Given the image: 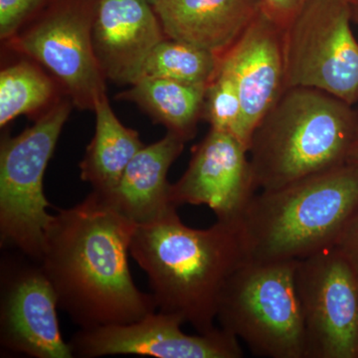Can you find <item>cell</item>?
Returning a JSON list of instances; mask_svg holds the SVG:
<instances>
[{
    "label": "cell",
    "instance_id": "1",
    "mask_svg": "<svg viewBox=\"0 0 358 358\" xmlns=\"http://www.w3.org/2000/svg\"><path fill=\"white\" fill-rule=\"evenodd\" d=\"M136 227L95 192L53 215L38 263L58 308L81 329L131 324L157 310L129 271Z\"/></svg>",
    "mask_w": 358,
    "mask_h": 358
},
{
    "label": "cell",
    "instance_id": "2",
    "mask_svg": "<svg viewBox=\"0 0 358 358\" xmlns=\"http://www.w3.org/2000/svg\"><path fill=\"white\" fill-rule=\"evenodd\" d=\"M129 254L148 275L159 312L181 317L199 334L217 329L219 296L228 278L246 261L233 224L206 229L183 224L173 211L136 225Z\"/></svg>",
    "mask_w": 358,
    "mask_h": 358
},
{
    "label": "cell",
    "instance_id": "3",
    "mask_svg": "<svg viewBox=\"0 0 358 358\" xmlns=\"http://www.w3.org/2000/svg\"><path fill=\"white\" fill-rule=\"evenodd\" d=\"M358 206V166L346 164L261 190L234 224L247 261H299L336 246Z\"/></svg>",
    "mask_w": 358,
    "mask_h": 358
},
{
    "label": "cell",
    "instance_id": "4",
    "mask_svg": "<svg viewBox=\"0 0 358 358\" xmlns=\"http://www.w3.org/2000/svg\"><path fill=\"white\" fill-rule=\"evenodd\" d=\"M357 141L352 105L317 89H285L250 140L257 188L275 189L345 166Z\"/></svg>",
    "mask_w": 358,
    "mask_h": 358
},
{
    "label": "cell",
    "instance_id": "5",
    "mask_svg": "<svg viewBox=\"0 0 358 358\" xmlns=\"http://www.w3.org/2000/svg\"><path fill=\"white\" fill-rule=\"evenodd\" d=\"M296 263L246 260L224 285L216 320L256 357L305 358Z\"/></svg>",
    "mask_w": 358,
    "mask_h": 358
},
{
    "label": "cell",
    "instance_id": "6",
    "mask_svg": "<svg viewBox=\"0 0 358 358\" xmlns=\"http://www.w3.org/2000/svg\"><path fill=\"white\" fill-rule=\"evenodd\" d=\"M72 102L54 103L33 126L0 145V238L39 262L53 215L44 193V174L53 157Z\"/></svg>",
    "mask_w": 358,
    "mask_h": 358
},
{
    "label": "cell",
    "instance_id": "7",
    "mask_svg": "<svg viewBox=\"0 0 358 358\" xmlns=\"http://www.w3.org/2000/svg\"><path fill=\"white\" fill-rule=\"evenodd\" d=\"M350 0H310L284 28L285 89L306 87L355 105L358 41Z\"/></svg>",
    "mask_w": 358,
    "mask_h": 358
},
{
    "label": "cell",
    "instance_id": "8",
    "mask_svg": "<svg viewBox=\"0 0 358 358\" xmlns=\"http://www.w3.org/2000/svg\"><path fill=\"white\" fill-rule=\"evenodd\" d=\"M98 1L50 0L29 27L8 40L11 48L48 70L81 110H94L106 95L92 43Z\"/></svg>",
    "mask_w": 358,
    "mask_h": 358
},
{
    "label": "cell",
    "instance_id": "9",
    "mask_svg": "<svg viewBox=\"0 0 358 358\" xmlns=\"http://www.w3.org/2000/svg\"><path fill=\"white\" fill-rule=\"evenodd\" d=\"M305 358L358 357V280L336 247L296 261Z\"/></svg>",
    "mask_w": 358,
    "mask_h": 358
},
{
    "label": "cell",
    "instance_id": "10",
    "mask_svg": "<svg viewBox=\"0 0 358 358\" xmlns=\"http://www.w3.org/2000/svg\"><path fill=\"white\" fill-rule=\"evenodd\" d=\"M58 301L41 266L29 257L1 261L0 343L4 350L35 358H72L61 334Z\"/></svg>",
    "mask_w": 358,
    "mask_h": 358
},
{
    "label": "cell",
    "instance_id": "11",
    "mask_svg": "<svg viewBox=\"0 0 358 358\" xmlns=\"http://www.w3.org/2000/svg\"><path fill=\"white\" fill-rule=\"evenodd\" d=\"M181 317L152 313L131 324L81 329L69 345L74 357L115 355L159 358H241L239 339L221 327L208 334H186Z\"/></svg>",
    "mask_w": 358,
    "mask_h": 358
},
{
    "label": "cell",
    "instance_id": "12",
    "mask_svg": "<svg viewBox=\"0 0 358 358\" xmlns=\"http://www.w3.org/2000/svg\"><path fill=\"white\" fill-rule=\"evenodd\" d=\"M258 189L248 148L232 134L211 129L194 148L183 176L171 185V200L206 205L217 221L237 222Z\"/></svg>",
    "mask_w": 358,
    "mask_h": 358
},
{
    "label": "cell",
    "instance_id": "13",
    "mask_svg": "<svg viewBox=\"0 0 358 358\" xmlns=\"http://www.w3.org/2000/svg\"><path fill=\"white\" fill-rule=\"evenodd\" d=\"M220 67L236 85L249 147L256 127L285 90L284 28L261 10L220 56Z\"/></svg>",
    "mask_w": 358,
    "mask_h": 358
},
{
    "label": "cell",
    "instance_id": "14",
    "mask_svg": "<svg viewBox=\"0 0 358 358\" xmlns=\"http://www.w3.org/2000/svg\"><path fill=\"white\" fill-rule=\"evenodd\" d=\"M166 38L148 0H99L92 43L106 80L131 86L138 82L148 56Z\"/></svg>",
    "mask_w": 358,
    "mask_h": 358
},
{
    "label": "cell",
    "instance_id": "15",
    "mask_svg": "<svg viewBox=\"0 0 358 358\" xmlns=\"http://www.w3.org/2000/svg\"><path fill=\"white\" fill-rule=\"evenodd\" d=\"M185 143L167 131L162 140L145 145L134 155L112 192L98 194L136 225L155 222L176 211L167 173L182 154Z\"/></svg>",
    "mask_w": 358,
    "mask_h": 358
},
{
    "label": "cell",
    "instance_id": "16",
    "mask_svg": "<svg viewBox=\"0 0 358 358\" xmlns=\"http://www.w3.org/2000/svg\"><path fill=\"white\" fill-rule=\"evenodd\" d=\"M154 8L167 38L221 56L262 10L261 0H159Z\"/></svg>",
    "mask_w": 358,
    "mask_h": 358
},
{
    "label": "cell",
    "instance_id": "17",
    "mask_svg": "<svg viewBox=\"0 0 358 358\" xmlns=\"http://www.w3.org/2000/svg\"><path fill=\"white\" fill-rule=\"evenodd\" d=\"M95 136L80 162L81 178L93 192L106 195L119 183L134 155L145 147L140 134L127 128L113 112L107 94L96 101Z\"/></svg>",
    "mask_w": 358,
    "mask_h": 358
},
{
    "label": "cell",
    "instance_id": "18",
    "mask_svg": "<svg viewBox=\"0 0 358 358\" xmlns=\"http://www.w3.org/2000/svg\"><path fill=\"white\" fill-rule=\"evenodd\" d=\"M207 86L143 77L117 99L136 103L167 131L188 141L194 138L202 120Z\"/></svg>",
    "mask_w": 358,
    "mask_h": 358
},
{
    "label": "cell",
    "instance_id": "19",
    "mask_svg": "<svg viewBox=\"0 0 358 358\" xmlns=\"http://www.w3.org/2000/svg\"><path fill=\"white\" fill-rule=\"evenodd\" d=\"M220 56L192 43L166 38L148 56L141 78H159L207 86L217 74Z\"/></svg>",
    "mask_w": 358,
    "mask_h": 358
},
{
    "label": "cell",
    "instance_id": "20",
    "mask_svg": "<svg viewBox=\"0 0 358 358\" xmlns=\"http://www.w3.org/2000/svg\"><path fill=\"white\" fill-rule=\"evenodd\" d=\"M53 80L38 66L21 60L0 72V127L22 115L50 105L55 96Z\"/></svg>",
    "mask_w": 358,
    "mask_h": 358
},
{
    "label": "cell",
    "instance_id": "21",
    "mask_svg": "<svg viewBox=\"0 0 358 358\" xmlns=\"http://www.w3.org/2000/svg\"><path fill=\"white\" fill-rule=\"evenodd\" d=\"M202 120L211 129L232 134L248 148L244 129V112L234 80L219 64L217 74L205 92Z\"/></svg>",
    "mask_w": 358,
    "mask_h": 358
},
{
    "label": "cell",
    "instance_id": "22",
    "mask_svg": "<svg viewBox=\"0 0 358 358\" xmlns=\"http://www.w3.org/2000/svg\"><path fill=\"white\" fill-rule=\"evenodd\" d=\"M50 0H0V37L9 40L20 32L30 16Z\"/></svg>",
    "mask_w": 358,
    "mask_h": 358
},
{
    "label": "cell",
    "instance_id": "23",
    "mask_svg": "<svg viewBox=\"0 0 358 358\" xmlns=\"http://www.w3.org/2000/svg\"><path fill=\"white\" fill-rule=\"evenodd\" d=\"M334 247L345 259L358 280V206L346 223Z\"/></svg>",
    "mask_w": 358,
    "mask_h": 358
},
{
    "label": "cell",
    "instance_id": "24",
    "mask_svg": "<svg viewBox=\"0 0 358 358\" xmlns=\"http://www.w3.org/2000/svg\"><path fill=\"white\" fill-rule=\"evenodd\" d=\"M310 0H261L262 11L282 28L286 27Z\"/></svg>",
    "mask_w": 358,
    "mask_h": 358
},
{
    "label": "cell",
    "instance_id": "25",
    "mask_svg": "<svg viewBox=\"0 0 358 358\" xmlns=\"http://www.w3.org/2000/svg\"><path fill=\"white\" fill-rule=\"evenodd\" d=\"M348 164H353V166H358V141L357 145L353 147L350 157H348Z\"/></svg>",
    "mask_w": 358,
    "mask_h": 358
},
{
    "label": "cell",
    "instance_id": "26",
    "mask_svg": "<svg viewBox=\"0 0 358 358\" xmlns=\"http://www.w3.org/2000/svg\"><path fill=\"white\" fill-rule=\"evenodd\" d=\"M352 7V22L358 26V0H350Z\"/></svg>",
    "mask_w": 358,
    "mask_h": 358
},
{
    "label": "cell",
    "instance_id": "27",
    "mask_svg": "<svg viewBox=\"0 0 358 358\" xmlns=\"http://www.w3.org/2000/svg\"><path fill=\"white\" fill-rule=\"evenodd\" d=\"M148 2H150V4H152V6H155V3H157L159 0H148Z\"/></svg>",
    "mask_w": 358,
    "mask_h": 358
},
{
    "label": "cell",
    "instance_id": "28",
    "mask_svg": "<svg viewBox=\"0 0 358 358\" xmlns=\"http://www.w3.org/2000/svg\"><path fill=\"white\" fill-rule=\"evenodd\" d=\"M358 358V357H357Z\"/></svg>",
    "mask_w": 358,
    "mask_h": 358
}]
</instances>
